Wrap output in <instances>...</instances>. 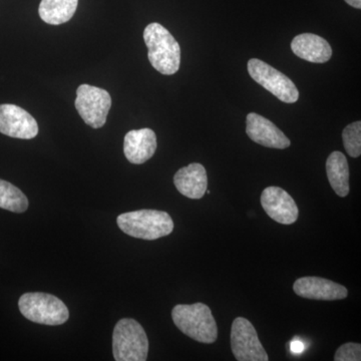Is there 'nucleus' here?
Segmentation results:
<instances>
[{"label":"nucleus","instance_id":"obj_16","mask_svg":"<svg viewBox=\"0 0 361 361\" xmlns=\"http://www.w3.org/2000/svg\"><path fill=\"white\" fill-rule=\"evenodd\" d=\"M327 178L334 191L344 198L349 194V166L348 159L341 152L330 154L326 161Z\"/></svg>","mask_w":361,"mask_h":361},{"label":"nucleus","instance_id":"obj_8","mask_svg":"<svg viewBox=\"0 0 361 361\" xmlns=\"http://www.w3.org/2000/svg\"><path fill=\"white\" fill-rule=\"evenodd\" d=\"M231 348L233 355L238 361L269 360L255 327L244 317H237L232 323Z\"/></svg>","mask_w":361,"mask_h":361},{"label":"nucleus","instance_id":"obj_1","mask_svg":"<svg viewBox=\"0 0 361 361\" xmlns=\"http://www.w3.org/2000/svg\"><path fill=\"white\" fill-rule=\"evenodd\" d=\"M144 40L148 47V59L152 66L161 75H171L180 68L179 42L167 28L160 23H149L144 30Z\"/></svg>","mask_w":361,"mask_h":361},{"label":"nucleus","instance_id":"obj_3","mask_svg":"<svg viewBox=\"0 0 361 361\" xmlns=\"http://www.w3.org/2000/svg\"><path fill=\"white\" fill-rule=\"evenodd\" d=\"M116 223L123 233L137 239L156 240L174 230V222L167 212L149 209L123 213L116 218Z\"/></svg>","mask_w":361,"mask_h":361},{"label":"nucleus","instance_id":"obj_13","mask_svg":"<svg viewBox=\"0 0 361 361\" xmlns=\"http://www.w3.org/2000/svg\"><path fill=\"white\" fill-rule=\"evenodd\" d=\"M157 146V135L153 130H133L125 135L123 153L130 163L142 165L155 155Z\"/></svg>","mask_w":361,"mask_h":361},{"label":"nucleus","instance_id":"obj_19","mask_svg":"<svg viewBox=\"0 0 361 361\" xmlns=\"http://www.w3.org/2000/svg\"><path fill=\"white\" fill-rule=\"evenodd\" d=\"M344 148L346 153L353 158L361 155V122L357 121L348 125L342 132Z\"/></svg>","mask_w":361,"mask_h":361},{"label":"nucleus","instance_id":"obj_14","mask_svg":"<svg viewBox=\"0 0 361 361\" xmlns=\"http://www.w3.org/2000/svg\"><path fill=\"white\" fill-rule=\"evenodd\" d=\"M174 184L183 196L199 200L203 198L208 187L206 169L199 163L180 168L175 174Z\"/></svg>","mask_w":361,"mask_h":361},{"label":"nucleus","instance_id":"obj_17","mask_svg":"<svg viewBox=\"0 0 361 361\" xmlns=\"http://www.w3.org/2000/svg\"><path fill=\"white\" fill-rule=\"evenodd\" d=\"M78 0H42L39 13L44 23L59 25L70 21L78 8Z\"/></svg>","mask_w":361,"mask_h":361},{"label":"nucleus","instance_id":"obj_12","mask_svg":"<svg viewBox=\"0 0 361 361\" xmlns=\"http://www.w3.org/2000/svg\"><path fill=\"white\" fill-rule=\"evenodd\" d=\"M296 295L313 300H341L346 298L348 290L343 285L320 277H301L293 284Z\"/></svg>","mask_w":361,"mask_h":361},{"label":"nucleus","instance_id":"obj_10","mask_svg":"<svg viewBox=\"0 0 361 361\" xmlns=\"http://www.w3.org/2000/svg\"><path fill=\"white\" fill-rule=\"evenodd\" d=\"M260 202L266 214L280 224H294L298 219L299 210L295 201L281 188H266L261 194Z\"/></svg>","mask_w":361,"mask_h":361},{"label":"nucleus","instance_id":"obj_2","mask_svg":"<svg viewBox=\"0 0 361 361\" xmlns=\"http://www.w3.org/2000/svg\"><path fill=\"white\" fill-rule=\"evenodd\" d=\"M172 318L178 327L190 338L201 343H214L218 338V326L212 311L206 304H179L172 310Z\"/></svg>","mask_w":361,"mask_h":361},{"label":"nucleus","instance_id":"obj_22","mask_svg":"<svg viewBox=\"0 0 361 361\" xmlns=\"http://www.w3.org/2000/svg\"><path fill=\"white\" fill-rule=\"evenodd\" d=\"M344 1L349 6L355 7V8H361V0H344Z\"/></svg>","mask_w":361,"mask_h":361},{"label":"nucleus","instance_id":"obj_21","mask_svg":"<svg viewBox=\"0 0 361 361\" xmlns=\"http://www.w3.org/2000/svg\"><path fill=\"white\" fill-rule=\"evenodd\" d=\"M303 344L300 341H293L291 343V350L294 353H300L303 351Z\"/></svg>","mask_w":361,"mask_h":361},{"label":"nucleus","instance_id":"obj_11","mask_svg":"<svg viewBox=\"0 0 361 361\" xmlns=\"http://www.w3.org/2000/svg\"><path fill=\"white\" fill-rule=\"evenodd\" d=\"M246 134L252 141L266 148L283 149L290 147V140L271 121L258 114L250 113L246 118Z\"/></svg>","mask_w":361,"mask_h":361},{"label":"nucleus","instance_id":"obj_20","mask_svg":"<svg viewBox=\"0 0 361 361\" xmlns=\"http://www.w3.org/2000/svg\"><path fill=\"white\" fill-rule=\"evenodd\" d=\"M336 361H360L361 360V345L360 343H348L343 344L341 348L337 349Z\"/></svg>","mask_w":361,"mask_h":361},{"label":"nucleus","instance_id":"obj_4","mask_svg":"<svg viewBox=\"0 0 361 361\" xmlns=\"http://www.w3.org/2000/svg\"><path fill=\"white\" fill-rule=\"evenodd\" d=\"M149 341L141 324L133 318L116 323L113 334V355L116 361H145L148 358Z\"/></svg>","mask_w":361,"mask_h":361},{"label":"nucleus","instance_id":"obj_15","mask_svg":"<svg viewBox=\"0 0 361 361\" xmlns=\"http://www.w3.org/2000/svg\"><path fill=\"white\" fill-rule=\"evenodd\" d=\"M291 49L298 58L310 63H327L332 56V49L327 40L313 33L297 35L292 40Z\"/></svg>","mask_w":361,"mask_h":361},{"label":"nucleus","instance_id":"obj_5","mask_svg":"<svg viewBox=\"0 0 361 361\" xmlns=\"http://www.w3.org/2000/svg\"><path fill=\"white\" fill-rule=\"evenodd\" d=\"M18 307L26 319L39 324L61 325L70 317L68 307L61 299L42 292L23 294L18 301Z\"/></svg>","mask_w":361,"mask_h":361},{"label":"nucleus","instance_id":"obj_6","mask_svg":"<svg viewBox=\"0 0 361 361\" xmlns=\"http://www.w3.org/2000/svg\"><path fill=\"white\" fill-rule=\"evenodd\" d=\"M247 68L250 77L257 84L262 85L280 101L285 104H294L298 101V89L281 71L258 59H251L247 63Z\"/></svg>","mask_w":361,"mask_h":361},{"label":"nucleus","instance_id":"obj_7","mask_svg":"<svg viewBox=\"0 0 361 361\" xmlns=\"http://www.w3.org/2000/svg\"><path fill=\"white\" fill-rule=\"evenodd\" d=\"M75 109L78 115L90 127L99 129L106 122L111 106V97L106 90L82 85L77 90Z\"/></svg>","mask_w":361,"mask_h":361},{"label":"nucleus","instance_id":"obj_9","mask_svg":"<svg viewBox=\"0 0 361 361\" xmlns=\"http://www.w3.org/2000/svg\"><path fill=\"white\" fill-rule=\"evenodd\" d=\"M0 133L11 137L32 140L39 134V125L30 113L16 104H0Z\"/></svg>","mask_w":361,"mask_h":361},{"label":"nucleus","instance_id":"obj_18","mask_svg":"<svg viewBox=\"0 0 361 361\" xmlns=\"http://www.w3.org/2000/svg\"><path fill=\"white\" fill-rule=\"evenodd\" d=\"M0 208L13 213H23L27 210L28 200L18 187L0 179Z\"/></svg>","mask_w":361,"mask_h":361}]
</instances>
